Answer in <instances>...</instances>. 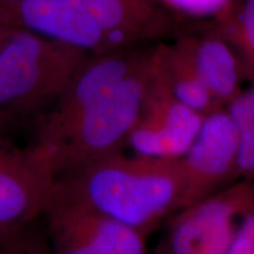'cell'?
Wrapping results in <instances>:
<instances>
[{"mask_svg":"<svg viewBox=\"0 0 254 254\" xmlns=\"http://www.w3.org/2000/svg\"><path fill=\"white\" fill-rule=\"evenodd\" d=\"M0 23L91 56L145 46L182 31L177 15L159 0H0Z\"/></svg>","mask_w":254,"mask_h":254,"instance_id":"6da1fadb","label":"cell"},{"mask_svg":"<svg viewBox=\"0 0 254 254\" xmlns=\"http://www.w3.org/2000/svg\"><path fill=\"white\" fill-rule=\"evenodd\" d=\"M180 159L118 153L56 179L53 193L147 237L183 206Z\"/></svg>","mask_w":254,"mask_h":254,"instance_id":"7a4b0ae2","label":"cell"},{"mask_svg":"<svg viewBox=\"0 0 254 254\" xmlns=\"http://www.w3.org/2000/svg\"><path fill=\"white\" fill-rule=\"evenodd\" d=\"M88 56L62 41L14 28L0 51V134L33 124Z\"/></svg>","mask_w":254,"mask_h":254,"instance_id":"3957f363","label":"cell"},{"mask_svg":"<svg viewBox=\"0 0 254 254\" xmlns=\"http://www.w3.org/2000/svg\"><path fill=\"white\" fill-rule=\"evenodd\" d=\"M152 51V49H151ZM151 78V53L134 72L92 101L45 140L56 178L110 155L125 152Z\"/></svg>","mask_w":254,"mask_h":254,"instance_id":"277c9868","label":"cell"},{"mask_svg":"<svg viewBox=\"0 0 254 254\" xmlns=\"http://www.w3.org/2000/svg\"><path fill=\"white\" fill-rule=\"evenodd\" d=\"M254 207V178L239 179L174 212L158 247L164 254H226L238 225Z\"/></svg>","mask_w":254,"mask_h":254,"instance_id":"5b68a950","label":"cell"},{"mask_svg":"<svg viewBox=\"0 0 254 254\" xmlns=\"http://www.w3.org/2000/svg\"><path fill=\"white\" fill-rule=\"evenodd\" d=\"M56 179L49 151L0 134V237L41 217Z\"/></svg>","mask_w":254,"mask_h":254,"instance_id":"8992f818","label":"cell"},{"mask_svg":"<svg viewBox=\"0 0 254 254\" xmlns=\"http://www.w3.org/2000/svg\"><path fill=\"white\" fill-rule=\"evenodd\" d=\"M205 114L177 99L155 74L151 78L142 107L128 136L127 147L141 157L182 159L198 134Z\"/></svg>","mask_w":254,"mask_h":254,"instance_id":"52a82bcc","label":"cell"},{"mask_svg":"<svg viewBox=\"0 0 254 254\" xmlns=\"http://www.w3.org/2000/svg\"><path fill=\"white\" fill-rule=\"evenodd\" d=\"M151 49L152 46L147 49L145 45L88 56L58 99L32 124L33 138L31 144L45 140L88 104L107 93L140 67L150 57Z\"/></svg>","mask_w":254,"mask_h":254,"instance_id":"ba28073f","label":"cell"},{"mask_svg":"<svg viewBox=\"0 0 254 254\" xmlns=\"http://www.w3.org/2000/svg\"><path fill=\"white\" fill-rule=\"evenodd\" d=\"M239 134L225 107L206 114L198 134L180 159L185 178L183 207L239 180Z\"/></svg>","mask_w":254,"mask_h":254,"instance_id":"9c48e42d","label":"cell"},{"mask_svg":"<svg viewBox=\"0 0 254 254\" xmlns=\"http://www.w3.org/2000/svg\"><path fill=\"white\" fill-rule=\"evenodd\" d=\"M173 43L220 106L226 107L240 93L245 64L230 41L208 23L200 31L182 30Z\"/></svg>","mask_w":254,"mask_h":254,"instance_id":"30bf717a","label":"cell"},{"mask_svg":"<svg viewBox=\"0 0 254 254\" xmlns=\"http://www.w3.org/2000/svg\"><path fill=\"white\" fill-rule=\"evenodd\" d=\"M151 63L155 74L178 100L201 114L220 109L204 86L189 59L173 41H159L152 46Z\"/></svg>","mask_w":254,"mask_h":254,"instance_id":"8fae6325","label":"cell"},{"mask_svg":"<svg viewBox=\"0 0 254 254\" xmlns=\"http://www.w3.org/2000/svg\"><path fill=\"white\" fill-rule=\"evenodd\" d=\"M225 109L234 123L239 134L238 177L254 178V85L239 94Z\"/></svg>","mask_w":254,"mask_h":254,"instance_id":"7c38bea8","label":"cell"},{"mask_svg":"<svg viewBox=\"0 0 254 254\" xmlns=\"http://www.w3.org/2000/svg\"><path fill=\"white\" fill-rule=\"evenodd\" d=\"M230 41L243 59L245 67L254 71V0H246L239 12H231L222 20L208 23Z\"/></svg>","mask_w":254,"mask_h":254,"instance_id":"4fadbf2b","label":"cell"},{"mask_svg":"<svg viewBox=\"0 0 254 254\" xmlns=\"http://www.w3.org/2000/svg\"><path fill=\"white\" fill-rule=\"evenodd\" d=\"M40 218L0 237V254H52Z\"/></svg>","mask_w":254,"mask_h":254,"instance_id":"5bb4252c","label":"cell"},{"mask_svg":"<svg viewBox=\"0 0 254 254\" xmlns=\"http://www.w3.org/2000/svg\"><path fill=\"white\" fill-rule=\"evenodd\" d=\"M176 15L193 19H209L217 23L230 13L234 0H159Z\"/></svg>","mask_w":254,"mask_h":254,"instance_id":"9a60e30c","label":"cell"},{"mask_svg":"<svg viewBox=\"0 0 254 254\" xmlns=\"http://www.w3.org/2000/svg\"><path fill=\"white\" fill-rule=\"evenodd\" d=\"M226 254H254V207L240 220Z\"/></svg>","mask_w":254,"mask_h":254,"instance_id":"2e32d148","label":"cell"},{"mask_svg":"<svg viewBox=\"0 0 254 254\" xmlns=\"http://www.w3.org/2000/svg\"><path fill=\"white\" fill-rule=\"evenodd\" d=\"M13 31L14 27L7 26V25L0 23V51L5 46V44L7 43V40L11 37V34L13 33Z\"/></svg>","mask_w":254,"mask_h":254,"instance_id":"e0dca14e","label":"cell"},{"mask_svg":"<svg viewBox=\"0 0 254 254\" xmlns=\"http://www.w3.org/2000/svg\"><path fill=\"white\" fill-rule=\"evenodd\" d=\"M153 254H164V252H163V251H161L160 249H159V247L157 246V247H155V250H154V253Z\"/></svg>","mask_w":254,"mask_h":254,"instance_id":"ac0fdd59","label":"cell"},{"mask_svg":"<svg viewBox=\"0 0 254 254\" xmlns=\"http://www.w3.org/2000/svg\"><path fill=\"white\" fill-rule=\"evenodd\" d=\"M4 1H25V0H4Z\"/></svg>","mask_w":254,"mask_h":254,"instance_id":"d6986e66","label":"cell"}]
</instances>
